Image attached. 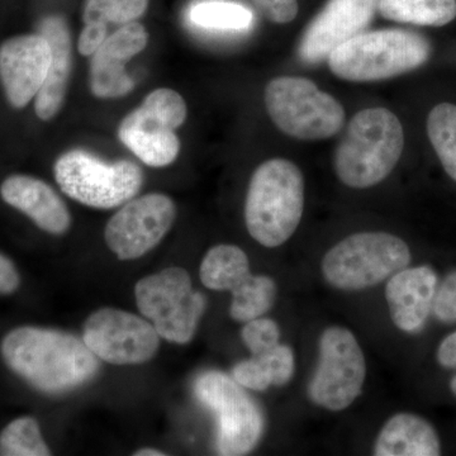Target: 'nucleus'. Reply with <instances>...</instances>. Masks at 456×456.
Instances as JSON below:
<instances>
[{
	"instance_id": "nucleus-1",
	"label": "nucleus",
	"mask_w": 456,
	"mask_h": 456,
	"mask_svg": "<svg viewBox=\"0 0 456 456\" xmlns=\"http://www.w3.org/2000/svg\"><path fill=\"white\" fill-rule=\"evenodd\" d=\"M5 364L31 384L49 395L73 391L98 373L97 356L83 338L41 327H18L2 342Z\"/></svg>"
},
{
	"instance_id": "nucleus-2",
	"label": "nucleus",
	"mask_w": 456,
	"mask_h": 456,
	"mask_svg": "<svg viewBox=\"0 0 456 456\" xmlns=\"http://www.w3.org/2000/svg\"><path fill=\"white\" fill-rule=\"evenodd\" d=\"M403 147V127L395 113L387 108L360 110L336 149V174L347 187H374L395 169Z\"/></svg>"
},
{
	"instance_id": "nucleus-3",
	"label": "nucleus",
	"mask_w": 456,
	"mask_h": 456,
	"mask_svg": "<svg viewBox=\"0 0 456 456\" xmlns=\"http://www.w3.org/2000/svg\"><path fill=\"white\" fill-rule=\"evenodd\" d=\"M305 179L292 161L272 159L254 171L245 203V222L255 241L265 248L287 242L301 224Z\"/></svg>"
},
{
	"instance_id": "nucleus-4",
	"label": "nucleus",
	"mask_w": 456,
	"mask_h": 456,
	"mask_svg": "<svg viewBox=\"0 0 456 456\" xmlns=\"http://www.w3.org/2000/svg\"><path fill=\"white\" fill-rule=\"evenodd\" d=\"M430 41L408 29L362 32L330 53L335 77L355 83L391 79L421 68L430 60Z\"/></svg>"
},
{
	"instance_id": "nucleus-5",
	"label": "nucleus",
	"mask_w": 456,
	"mask_h": 456,
	"mask_svg": "<svg viewBox=\"0 0 456 456\" xmlns=\"http://www.w3.org/2000/svg\"><path fill=\"white\" fill-rule=\"evenodd\" d=\"M266 110L278 130L303 141L326 140L344 127L340 102L301 77L270 80L264 93Z\"/></svg>"
},
{
	"instance_id": "nucleus-6",
	"label": "nucleus",
	"mask_w": 456,
	"mask_h": 456,
	"mask_svg": "<svg viewBox=\"0 0 456 456\" xmlns=\"http://www.w3.org/2000/svg\"><path fill=\"white\" fill-rule=\"evenodd\" d=\"M410 263V248L403 240L387 232H360L341 240L325 255L322 274L338 289L362 290Z\"/></svg>"
},
{
	"instance_id": "nucleus-7",
	"label": "nucleus",
	"mask_w": 456,
	"mask_h": 456,
	"mask_svg": "<svg viewBox=\"0 0 456 456\" xmlns=\"http://www.w3.org/2000/svg\"><path fill=\"white\" fill-rule=\"evenodd\" d=\"M53 173L66 196L98 209L123 206L143 184L142 169L134 161H104L80 149L60 156Z\"/></svg>"
},
{
	"instance_id": "nucleus-8",
	"label": "nucleus",
	"mask_w": 456,
	"mask_h": 456,
	"mask_svg": "<svg viewBox=\"0 0 456 456\" xmlns=\"http://www.w3.org/2000/svg\"><path fill=\"white\" fill-rule=\"evenodd\" d=\"M137 307L164 340L187 344L206 311V297L196 292L187 270L167 268L140 279L134 287Z\"/></svg>"
},
{
	"instance_id": "nucleus-9",
	"label": "nucleus",
	"mask_w": 456,
	"mask_h": 456,
	"mask_svg": "<svg viewBox=\"0 0 456 456\" xmlns=\"http://www.w3.org/2000/svg\"><path fill=\"white\" fill-rule=\"evenodd\" d=\"M187 103L178 92L160 88L122 119L118 137L147 167H165L176 160L180 140L175 130L184 125Z\"/></svg>"
},
{
	"instance_id": "nucleus-10",
	"label": "nucleus",
	"mask_w": 456,
	"mask_h": 456,
	"mask_svg": "<svg viewBox=\"0 0 456 456\" xmlns=\"http://www.w3.org/2000/svg\"><path fill=\"white\" fill-rule=\"evenodd\" d=\"M367 364L358 340L350 330L330 327L320 340V358L310 386L312 402L330 411L350 406L364 387Z\"/></svg>"
},
{
	"instance_id": "nucleus-11",
	"label": "nucleus",
	"mask_w": 456,
	"mask_h": 456,
	"mask_svg": "<svg viewBox=\"0 0 456 456\" xmlns=\"http://www.w3.org/2000/svg\"><path fill=\"white\" fill-rule=\"evenodd\" d=\"M196 395L217 416L218 454L245 455L256 446L263 435V415L235 379L220 371L204 373L198 378Z\"/></svg>"
},
{
	"instance_id": "nucleus-12",
	"label": "nucleus",
	"mask_w": 456,
	"mask_h": 456,
	"mask_svg": "<svg viewBox=\"0 0 456 456\" xmlns=\"http://www.w3.org/2000/svg\"><path fill=\"white\" fill-rule=\"evenodd\" d=\"M82 338L99 360L137 365L154 358L161 338L142 317L117 308H101L84 323Z\"/></svg>"
},
{
	"instance_id": "nucleus-13",
	"label": "nucleus",
	"mask_w": 456,
	"mask_h": 456,
	"mask_svg": "<svg viewBox=\"0 0 456 456\" xmlns=\"http://www.w3.org/2000/svg\"><path fill=\"white\" fill-rule=\"evenodd\" d=\"M175 217V203L165 194L132 198L108 221L104 239L118 259H139L163 241Z\"/></svg>"
},
{
	"instance_id": "nucleus-14",
	"label": "nucleus",
	"mask_w": 456,
	"mask_h": 456,
	"mask_svg": "<svg viewBox=\"0 0 456 456\" xmlns=\"http://www.w3.org/2000/svg\"><path fill=\"white\" fill-rule=\"evenodd\" d=\"M379 0H329L311 20L298 45L305 64H320L354 36L364 32L375 16Z\"/></svg>"
},
{
	"instance_id": "nucleus-15",
	"label": "nucleus",
	"mask_w": 456,
	"mask_h": 456,
	"mask_svg": "<svg viewBox=\"0 0 456 456\" xmlns=\"http://www.w3.org/2000/svg\"><path fill=\"white\" fill-rule=\"evenodd\" d=\"M49 41L40 35L9 38L0 46V80L9 103L26 107L38 94L51 64Z\"/></svg>"
},
{
	"instance_id": "nucleus-16",
	"label": "nucleus",
	"mask_w": 456,
	"mask_h": 456,
	"mask_svg": "<svg viewBox=\"0 0 456 456\" xmlns=\"http://www.w3.org/2000/svg\"><path fill=\"white\" fill-rule=\"evenodd\" d=\"M149 33L141 23L123 25L92 56L89 88L99 99L126 97L134 89V79L126 71V64L146 49Z\"/></svg>"
},
{
	"instance_id": "nucleus-17",
	"label": "nucleus",
	"mask_w": 456,
	"mask_h": 456,
	"mask_svg": "<svg viewBox=\"0 0 456 456\" xmlns=\"http://www.w3.org/2000/svg\"><path fill=\"white\" fill-rule=\"evenodd\" d=\"M437 275L430 266L402 269L392 275L386 298L393 323L404 332L424 327L434 305Z\"/></svg>"
},
{
	"instance_id": "nucleus-18",
	"label": "nucleus",
	"mask_w": 456,
	"mask_h": 456,
	"mask_svg": "<svg viewBox=\"0 0 456 456\" xmlns=\"http://www.w3.org/2000/svg\"><path fill=\"white\" fill-rule=\"evenodd\" d=\"M0 196L51 235H64L71 226L70 212L64 200L44 180L28 175L9 176L0 185Z\"/></svg>"
},
{
	"instance_id": "nucleus-19",
	"label": "nucleus",
	"mask_w": 456,
	"mask_h": 456,
	"mask_svg": "<svg viewBox=\"0 0 456 456\" xmlns=\"http://www.w3.org/2000/svg\"><path fill=\"white\" fill-rule=\"evenodd\" d=\"M38 33L49 41L53 57L46 80L36 95L35 110L42 121H50L64 106L73 69V42L68 23L60 16L44 18Z\"/></svg>"
},
{
	"instance_id": "nucleus-20",
	"label": "nucleus",
	"mask_w": 456,
	"mask_h": 456,
	"mask_svg": "<svg viewBox=\"0 0 456 456\" xmlns=\"http://www.w3.org/2000/svg\"><path fill=\"white\" fill-rule=\"evenodd\" d=\"M441 454L436 431L422 417L412 413L393 416L375 444L377 456H437Z\"/></svg>"
},
{
	"instance_id": "nucleus-21",
	"label": "nucleus",
	"mask_w": 456,
	"mask_h": 456,
	"mask_svg": "<svg viewBox=\"0 0 456 456\" xmlns=\"http://www.w3.org/2000/svg\"><path fill=\"white\" fill-rule=\"evenodd\" d=\"M250 274L248 255L235 245L215 246L200 264V281L212 290L232 292Z\"/></svg>"
},
{
	"instance_id": "nucleus-22",
	"label": "nucleus",
	"mask_w": 456,
	"mask_h": 456,
	"mask_svg": "<svg viewBox=\"0 0 456 456\" xmlns=\"http://www.w3.org/2000/svg\"><path fill=\"white\" fill-rule=\"evenodd\" d=\"M382 17L399 23L443 27L456 18V0H379Z\"/></svg>"
},
{
	"instance_id": "nucleus-23",
	"label": "nucleus",
	"mask_w": 456,
	"mask_h": 456,
	"mask_svg": "<svg viewBox=\"0 0 456 456\" xmlns=\"http://www.w3.org/2000/svg\"><path fill=\"white\" fill-rule=\"evenodd\" d=\"M189 20L209 31H244L250 28L254 14L245 5L228 0H202L191 5Z\"/></svg>"
},
{
	"instance_id": "nucleus-24",
	"label": "nucleus",
	"mask_w": 456,
	"mask_h": 456,
	"mask_svg": "<svg viewBox=\"0 0 456 456\" xmlns=\"http://www.w3.org/2000/svg\"><path fill=\"white\" fill-rule=\"evenodd\" d=\"M231 293V317L239 322H248L263 316L273 307L277 296V285L272 278L250 274Z\"/></svg>"
},
{
	"instance_id": "nucleus-25",
	"label": "nucleus",
	"mask_w": 456,
	"mask_h": 456,
	"mask_svg": "<svg viewBox=\"0 0 456 456\" xmlns=\"http://www.w3.org/2000/svg\"><path fill=\"white\" fill-rule=\"evenodd\" d=\"M428 134L446 174L456 182V106L441 103L428 117Z\"/></svg>"
},
{
	"instance_id": "nucleus-26",
	"label": "nucleus",
	"mask_w": 456,
	"mask_h": 456,
	"mask_svg": "<svg viewBox=\"0 0 456 456\" xmlns=\"http://www.w3.org/2000/svg\"><path fill=\"white\" fill-rule=\"evenodd\" d=\"M0 455L49 456L51 452L42 437L38 422L32 417H20L0 434Z\"/></svg>"
},
{
	"instance_id": "nucleus-27",
	"label": "nucleus",
	"mask_w": 456,
	"mask_h": 456,
	"mask_svg": "<svg viewBox=\"0 0 456 456\" xmlns=\"http://www.w3.org/2000/svg\"><path fill=\"white\" fill-rule=\"evenodd\" d=\"M149 7V0H86L84 22L99 20L104 23L127 25L136 22Z\"/></svg>"
},
{
	"instance_id": "nucleus-28",
	"label": "nucleus",
	"mask_w": 456,
	"mask_h": 456,
	"mask_svg": "<svg viewBox=\"0 0 456 456\" xmlns=\"http://www.w3.org/2000/svg\"><path fill=\"white\" fill-rule=\"evenodd\" d=\"M245 323L241 338L253 356H259L278 346L279 340H281V330L275 321L259 317Z\"/></svg>"
},
{
	"instance_id": "nucleus-29",
	"label": "nucleus",
	"mask_w": 456,
	"mask_h": 456,
	"mask_svg": "<svg viewBox=\"0 0 456 456\" xmlns=\"http://www.w3.org/2000/svg\"><path fill=\"white\" fill-rule=\"evenodd\" d=\"M256 358L260 359L268 371L273 386H284L292 379L296 364H294L293 351L287 345L279 344L274 349L261 354Z\"/></svg>"
},
{
	"instance_id": "nucleus-30",
	"label": "nucleus",
	"mask_w": 456,
	"mask_h": 456,
	"mask_svg": "<svg viewBox=\"0 0 456 456\" xmlns=\"http://www.w3.org/2000/svg\"><path fill=\"white\" fill-rule=\"evenodd\" d=\"M232 375L240 386L251 391L263 392L273 386L268 371L256 356L236 364L232 369Z\"/></svg>"
},
{
	"instance_id": "nucleus-31",
	"label": "nucleus",
	"mask_w": 456,
	"mask_h": 456,
	"mask_svg": "<svg viewBox=\"0 0 456 456\" xmlns=\"http://www.w3.org/2000/svg\"><path fill=\"white\" fill-rule=\"evenodd\" d=\"M432 311L441 322H456V272L449 274L436 290Z\"/></svg>"
},
{
	"instance_id": "nucleus-32",
	"label": "nucleus",
	"mask_w": 456,
	"mask_h": 456,
	"mask_svg": "<svg viewBox=\"0 0 456 456\" xmlns=\"http://www.w3.org/2000/svg\"><path fill=\"white\" fill-rule=\"evenodd\" d=\"M253 3L266 20L278 25L292 22L298 14L297 0H253Z\"/></svg>"
},
{
	"instance_id": "nucleus-33",
	"label": "nucleus",
	"mask_w": 456,
	"mask_h": 456,
	"mask_svg": "<svg viewBox=\"0 0 456 456\" xmlns=\"http://www.w3.org/2000/svg\"><path fill=\"white\" fill-rule=\"evenodd\" d=\"M108 37V25L99 20L86 23L77 41V50L83 56H93Z\"/></svg>"
},
{
	"instance_id": "nucleus-34",
	"label": "nucleus",
	"mask_w": 456,
	"mask_h": 456,
	"mask_svg": "<svg viewBox=\"0 0 456 456\" xmlns=\"http://www.w3.org/2000/svg\"><path fill=\"white\" fill-rule=\"evenodd\" d=\"M20 278L18 270L11 259L0 254V294L16 292L20 287Z\"/></svg>"
},
{
	"instance_id": "nucleus-35",
	"label": "nucleus",
	"mask_w": 456,
	"mask_h": 456,
	"mask_svg": "<svg viewBox=\"0 0 456 456\" xmlns=\"http://www.w3.org/2000/svg\"><path fill=\"white\" fill-rule=\"evenodd\" d=\"M437 362L444 368H456V332L441 342L437 350Z\"/></svg>"
},
{
	"instance_id": "nucleus-36",
	"label": "nucleus",
	"mask_w": 456,
	"mask_h": 456,
	"mask_svg": "<svg viewBox=\"0 0 456 456\" xmlns=\"http://www.w3.org/2000/svg\"><path fill=\"white\" fill-rule=\"evenodd\" d=\"M165 452H160V450L146 448L140 449L139 452H134V456H165Z\"/></svg>"
},
{
	"instance_id": "nucleus-37",
	"label": "nucleus",
	"mask_w": 456,
	"mask_h": 456,
	"mask_svg": "<svg viewBox=\"0 0 456 456\" xmlns=\"http://www.w3.org/2000/svg\"><path fill=\"white\" fill-rule=\"evenodd\" d=\"M450 388H452V393L456 395V375L452 378V383H450Z\"/></svg>"
}]
</instances>
